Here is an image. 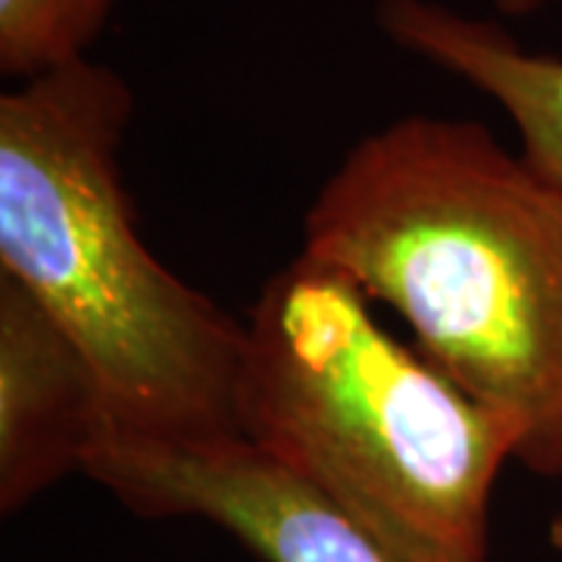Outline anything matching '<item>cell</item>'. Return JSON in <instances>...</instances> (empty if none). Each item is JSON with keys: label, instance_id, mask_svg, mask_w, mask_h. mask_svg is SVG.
<instances>
[{"label": "cell", "instance_id": "obj_1", "mask_svg": "<svg viewBox=\"0 0 562 562\" xmlns=\"http://www.w3.org/2000/svg\"><path fill=\"white\" fill-rule=\"evenodd\" d=\"M301 257L387 303L447 379L562 475V188L475 120L403 116L360 138L303 216Z\"/></svg>", "mask_w": 562, "mask_h": 562}, {"label": "cell", "instance_id": "obj_2", "mask_svg": "<svg viewBox=\"0 0 562 562\" xmlns=\"http://www.w3.org/2000/svg\"><path fill=\"white\" fill-rule=\"evenodd\" d=\"M132 88L79 60L0 98V272L94 366L103 441L238 435L247 325L154 257L122 184Z\"/></svg>", "mask_w": 562, "mask_h": 562}, {"label": "cell", "instance_id": "obj_3", "mask_svg": "<svg viewBox=\"0 0 562 562\" xmlns=\"http://www.w3.org/2000/svg\"><path fill=\"white\" fill-rule=\"evenodd\" d=\"M238 435L406 562H487L491 501L522 435L297 257L247 313Z\"/></svg>", "mask_w": 562, "mask_h": 562}, {"label": "cell", "instance_id": "obj_4", "mask_svg": "<svg viewBox=\"0 0 562 562\" xmlns=\"http://www.w3.org/2000/svg\"><path fill=\"white\" fill-rule=\"evenodd\" d=\"M147 519H203L260 562H406L244 438L98 443L81 469Z\"/></svg>", "mask_w": 562, "mask_h": 562}, {"label": "cell", "instance_id": "obj_5", "mask_svg": "<svg viewBox=\"0 0 562 562\" xmlns=\"http://www.w3.org/2000/svg\"><path fill=\"white\" fill-rule=\"evenodd\" d=\"M103 438L94 366L20 281L0 272V509L85 469Z\"/></svg>", "mask_w": 562, "mask_h": 562}, {"label": "cell", "instance_id": "obj_6", "mask_svg": "<svg viewBox=\"0 0 562 562\" xmlns=\"http://www.w3.org/2000/svg\"><path fill=\"white\" fill-rule=\"evenodd\" d=\"M375 20L397 47L501 103L519 128V154L562 188V60L528 54L497 22L438 0H379Z\"/></svg>", "mask_w": 562, "mask_h": 562}, {"label": "cell", "instance_id": "obj_7", "mask_svg": "<svg viewBox=\"0 0 562 562\" xmlns=\"http://www.w3.org/2000/svg\"><path fill=\"white\" fill-rule=\"evenodd\" d=\"M120 0H0V72L38 79L88 60Z\"/></svg>", "mask_w": 562, "mask_h": 562}, {"label": "cell", "instance_id": "obj_8", "mask_svg": "<svg viewBox=\"0 0 562 562\" xmlns=\"http://www.w3.org/2000/svg\"><path fill=\"white\" fill-rule=\"evenodd\" d=\"M547 0H494V7L506 13V16H525V13H535L538 7H543Z\"/></svg>", "mask_w": 562, "mask_h": 562}, {"label": "cell", "instance_id": "obj_9", "mask_svg": "<svg viewBox=\"0 0 562 562\" xmlns=\"http://www.w3.org/2000/svg\"><path fill=\"white\" fill-rule=\"evenodd\" d=\"M550 541H553V547H557V550H562V516H557V519H553V525H550Z\"/></svg>", "mask_w": 562, "mask_h": 562}]
</instances>
